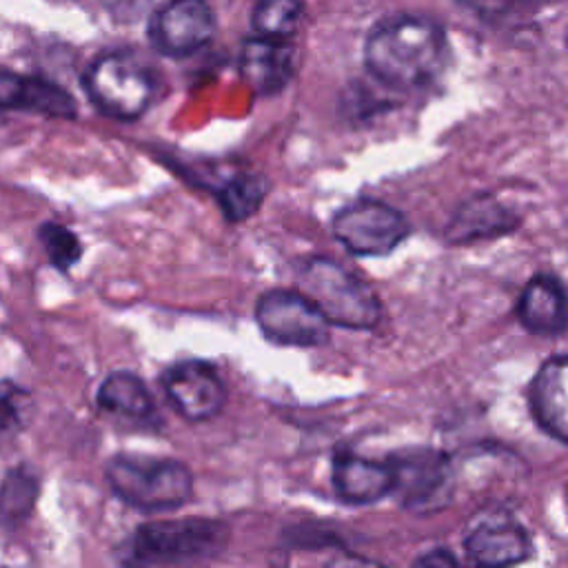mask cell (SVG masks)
<instances>
[{
	"instance_id": "8",
	"label": "cell",
	"mask_w": 568,
	"mask_h": 568,
	"mask_svg": "<svg viewBox=\"0 0 568 568\" xmlns=\"http://www.w3.org/2000/svg\"><path fill=\"white\" fill-rule=\"evenodd\" d=\"M255 322L262 335L280 346H320L328 339V322L300 293L268 288L255 302Z\"/></svg>"
},
{
	"instance_id": "4",
	"label": "cell",
	"mask_w": 568,
	"mask_h": 568,
	"mask_svg": "<svg viewBox=\"0 0 568 568\" xmlns=\"http://www.w3.org/2000/svg\"><path fill=\"white\" fill-rule=\"evenodd\" d=\"M297 291L328 324L348 331H368L382 317L377 293L339 262L315 255L297 271Z\"/></svg>"
},
{
	"instance_id": "12",
	"label": "cell",
	"mask_w": 568,
	"mask_h": 568,
	"mask_svg": "<svg viewBox=\"0 0 568 568\" xmlns=\"http://www.w3.org/2000/svg\"><path fill=\"white\" fill-rule=\"evenodd\" d=\"M335 495L348 506H368L393 493L390 462H377L355 450H337L331 464Z\"/></svg>"
},
{
	"instance_id": "6",
	"label": "cell",
	"mask_w": 568,
	"mask_h": 568,
	"mask_svg": "<svg viewBox=\"0 0 568 568\" xmlns=\"http://www.w3.org/2000/svg\"><path fill=\"white\" fill-rule=\"evenodd\" d=\"M410 233L408 220L395 206L359 197L333 215L335 240L353 255L377 257L395 251Z\"/></svg>"
},
{
	"instance_id": "11",
	"label": "cell",
	"mask_w": 568,
	"mask_h": 568,
	"mask_svg": "<svg viewBox=\"0 0 568 568\" xmlns=\"http://www.w3.org/2000/svg\"><path fill=\"white\" fill-rule=\"evenodd\" d=\"M568 357H548L528 384V408L537 426L557 439L568 442Z\"/></svg>"
},
{
	"instance_id": "7",
	"label": "cell",
	"mask_w": 568,
	"mask_h": 568,
	"mask_svg": "<svg viewBox=\"0 0 568 568\" xmlns=\"http://www.w3.org/2000/svg\"><path fill=\"white\" fill-rule=\"evenodd\" d=\"M393 493L406 510L428 515L448 506L453 495V466L442 450L413 448L388 457Z\"/></svg>"
},
{
	"instance_id": "17",
	"label": "cell",
	"mask_w": 568,
	"mask_h": 568,
	"mask_svg": "<svg viewBox=\"0 0 568 568\" xmlns=\"http://www.w3.org/2000/svg\"><path fill=\"white\" fill-rule=\"evenodd\" d=\"M0 109H27L51 118H73L75 100L58 84L0 69Z\"/></svg>"
},
{
	"instance_id": "16",
	"label": "cell",
	"mask_w": 568,
	"mask_h": 568,
	"mask_svg": "<svg viewBox=\"0 0 568 568\" xmlns=\"http://www.w3.org/2000/svg\"><path fill=\"white\" fill-rule=\"evenodd\" d=\"M295 71V49L288 40L255 36L240 53L242 78L262 95L280 93Z\"/></svg>"
},
{
	"instance_id": "15",
	"label": "cell",
	"mask_w": 568,
	"mask_h": 568,
	"mask_svg": "<svg viewBox=\"0 0 568 568\" xmlns=\"http://www.w3.org/2000/svg\"><path fill=\"white\" fill-rule=\"evenodd\" d=\"M519 324L539 337H557L566 331V288L552 273L532 275L517 302Z\"/></svg>"
},
{
	"instance_id": "21",
	"label": "cell",
	"mask_w": 568,
	"mask_h": 568,
	"mask_svg": "<svg viewBox=\"0 0 568 568\" xmlns=\"http://www.w3.org/2000/svg\"><path fill=\"white\" fill-rule=\"evenodd\" d=\"M38 497V481L27 468H16L7 475L0 490V513L9 519L29 515Z\"/></svg>"
},
{
	"instance_id": "13",
	"label": "cell",
	"mask_w": 568,
	"mask_h": 568,
	"mask_svg": "<svg viewBox=\"0 0 568 568\" xmlns=\"http://www.w3.org/2000/svg\"><path fill=\"white\" fill-rule=\"evenodd\" d=\"M521 217L497 195L479 193L462 202L444 226L448 244H473L517 231Z\"/></svg>"
},
{
	"instance_id": "5",
	"label": "cell",
	"mask_w": 568,
	"mask_h": 568,
	"mask_svg": "<svg viewBox=\"0 0 568 568\" xmlns=\"http://www.w3.org/2000/svg\"><path fill=\"white\" fill-rule=\"evenodd\" d=\"M84 89L100 113L129 122L146 113L158 82L140 58L126 51H113L91 62L84 75Z\"/></svg>"
},
{
	"instance_id": "22",
	"label": "cell",
	"mask_w": 568,
	"mask_h": 568,
	"mask_svg": "<svg viewBox=\"0 0 568 568\" xmlns=\"http://www.w3.org/2000/svg\"><path fill=\"white\" fill-rule=\"evenodd\" d=\"M40 240H42V246H44L49 260L53 262V266H58L62 271L71 268L82 255V244H80L78 235L62 224H55V222L44 224L40 229Z\"/></svg>"
},
{
	"instance_id": "10",
	"label": "cell",
	"mask_w": 568,
	"mask_h": 568,
	"mask_svg": "<svg viewBox=\"0 0 568 568\" xmlns=\"http://www.w3.org/2000/svg\"><path fill=\"white\" fill-rule=\"evenodd\" d=\"M213 33L215 18L204 0H169L149 22L151 44L169 58H186L200 51Z\"/></svg>"
},
{
	"instance_id": "19",
	"label": "cell",
	"mask_w": 568,
	"mask_h": 568,
	"mask_svg": "<svg viewBox=\"0 0 568 568\" xmlns=\"http://www.w3.org/2000/svg\"><path fill=\"white\" fill-rule=\"evenodd\" d=\"M268 193V180L264 175L240 171L229 175L217 189L215 200L229 222H244L251 217Z\"/></svg>"
},
{
	"instance_id": "23",
	"label": "cell",
	"mask_w": 568,
	"mask_h": 568,
	"mask_svg": "<svg viewBox=\"0 0 568 568\" xmlns=\"http://www.w3.org/2000/svg\"><path fill=\"white\" fill-rule=\"evenodd\" d=\"M417 566H437V568H448V566H457V557L448 550V548H433L426 555L415 559Z\"/></svg>"
},
{
	"instance_id": "14",
	"label": "cell",
	"mask_w": 568,
	"mask_h": 568,
	"mask_svg": "<svg viewBox=\"0 0 568 568\" xmlns=\"http://www.w3.org/2000/svg\"><path fill=\"white\" fill-rule=\"evenodd\" d=\"M470 561L488 568L515 566L532 555L530 532L515 519L495 517L477 524L464 539Z\"/></svg>"
},
{
	"instance_id": "18",
	"label": "cell",
	"mask_w": 568,
	"mask_h": 568,
	"mask_svg": "<svg viewBox=\"0 0 568 568\" xmlns=\"http://www.w3.org/2000/svg\"><path fill=\"white\" fill-rule=\"evenodd\" d=\"M98 406L111 415L133 422L155 419V399L146 384L129 371L106 375L98 388Z\"/></svg>"
},
{
	"instance_id": "3",
	"label": "cell",
	"mask_w": 568,
	"mask_h": 568,
	"mask_svg": "<svg viewBox=\"0 0 568 568\" xmlns=\"http://www.w3.org/2000/svg\"><path fill=\"white\" fill-rule=\"evenodd\" d=\"M229 537L231 528L222 519H155L135 528L124 561L142 566L202 564L220 557Z\"/></svg>"
},
{
	"instance_id": "2",
	"label": "cell",
	"mask_w": 568,
	"mask_h": 568,
	"mask_svg": "<svg viewBox=\"0 0 568 568\" xmlns=\"http://www.w3.org/2000/svg\"><path fill=\"white\" fill-rule=\"evenodd\" d=\"M104 475L124 504L144 513L178 510L193 499V473L180 459L120 453L106 462Z\"/></svg>"
},
{
	"instance_id": "1",
	"label": "cell",
	"mask_w": 568,
	"mask_h": 568,
	"mask_svg": "<svg viewBox=\"0 0 568 568\" xmlns=\"http://www.w3.org/2000/svg\"><path fill=\"white\" fill-rule=\"evenodd\" d=\"M446 33L424 16H399L371 31L364 47L368 73L390 89H419L444 69Z\"/></svg>"
},
{
	"instance_id": "9",
	"label": "cell",
	"mask_w": 568,
	"mask_h": 568,
	"mask_svg": "<svg viewBox=\"0 0 568 568\" xmlns=\"http://www.w3.org/2000/svg\"><path fill=\"white\" fill-rule=\"evenodd\" d=\"M162 388L173 410L195 424L217 417L229 399L224 379L204 359H182L169 366L162 375Z\"/></svg>"
},
{
	"instance_id": "20",
	"label": "cell",
	"mask_w": 568,
	"mask_h": 568,
	"mask_svg": "<svg viewBox=\"0 0 568 568\" xmlns=\"http://www.w3.org/2000/svg\"><path fill=\"white\" fill-rule=\"evenodd\" d=\"M302 2L300 0H260L253 7L251 24L257 36L288 40L300 24Z\"/></svg>"
}]
</instances>
